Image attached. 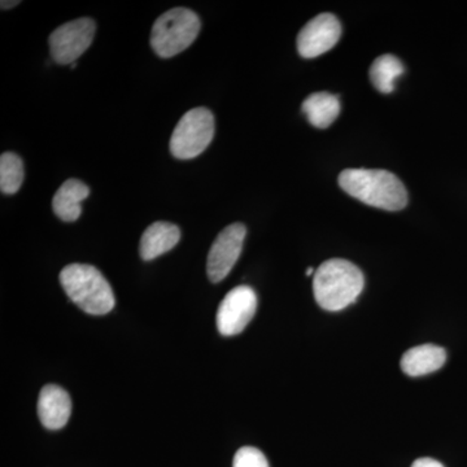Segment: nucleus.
<instances>
[{
	"instance_id": "1",
	"label": "nucleus",
	"mask_w": 467,
	"mask_h": 467,
	"mask_svg": "<svg viewBox=\"0 0 467 467\" xmlns=\"http://www.w3.org/2000/svg\"><path fill=\"white\" fill-rule=\"evenodd\" d=\"M339 186L352 198L370 207L396 212L408 204L407 189L391 171L346 169L339 175Z\"/></svg>"
},
{
	"instance_id": "2",
	"label": "nucleus",
	"mask_w": 467,
	"mask_h": 467,
	"mask_svg": "<svg viewBox=\"0 0 467 467\" xmlns=\"http://www.w3.org/2000/svg\"><path fill=\"white\" fill-rule=\"evenodd\" d=\"M365 278L355 264L343 259L325 261L316 270L313 292L322 309L339 312L358 300L364 290Z\"/></svg>"
},
{
	"instance_id": "3",
	"label": "nucleus",
	"mask_w": 467,
	"mask_h": 467,
	"mask_svg": "<svg viewBox=\"0 0 467 467\" xmlns=\"http://www.w3.org/2000/svg\"><path fill=\"white\" fill-rule=\"evenodd\" d=\"M60 284L67 297L88 315L104 316L115 308L112 287L95 266L70 264L61 270Z\"/></svg>"
},
{
	"instance_id": "4",
	"label": "nucleus",
	"mask_w": 467,
	"mask_h": 467,
	"mask_svg": "<svg viewBox=\"0 0 467 467\" xmlns=\"http://www.w3.org/2000/svg\"><path fill=\"white\" fill-rule=\"evenodd\" d=\"M201 27V18L192 9H171L153 24L150 47L160 57H173L187 50L195 42Z\"/></svg>"
},
{
	"instance_id": "5",
	"label": "nucleus",
	"mask_w": 467,
	"mask_h": 467,
	"mask_svg": "<svg viewBox=\"0 0 467 467\" xmlns=\"http://www.w3.org/2000/svg\"><path fill=\"white\" fill-rule=\"evenodd\" d=\"M214 137L213 113L204 107L190 109L175 126L171 138V152L175 159L198 158Z\"/></svg>"
},
{
	"instance_id": "6",
	"label": "nucleus",
	"mask_w": 467,
	"mask_h": 467,
	"mask_svg": "<svg viewBox=\"0 0 467 467\" xmlns=\"http://www.w3.org/2000/svg\"><path fill=\"white\" fill-rule=\"evenodd\" d=\"M97 32V24L88 17L58 26L48 38L51 57L61 66L75 64L88 47Z\"/></svg>"
},
{
	"instance_id": "7",
	"label": "nucleus",
	"mask_w": 467,
	"mask_h": 467,
	"mask_svg": "<svg viewBox=\"0 0 467 467\" xmlns=\"http://www.w3.org/2000/svg\"><path fill=\"white\" fill-rule=\"evenodd\" d=\"M257 309L256 292L248 285H238L221 301L217 310V327L223 337L241 334Z\"/></svg>"
},
{
	"instance_id": "8",
	"label": "nucleus",
	"mask_w": 467,
	"mask_h": 467,
	"mask_svg": "<svg viewBox=\"0 0 467 467\" xmlns=\"http://www.w3.org/2000/svg\"><path fill=\"white\" fill-rule=\"evenodd\" d=\"M247 229L243 223L225 227L212 244L207 261V273L213 284L223 281L241 256Z\"/></svg>"
},
{
	"instance_id": "9",
	"label": "nucleus",
	"mask_w": 467,
	"mask_h": 467,
	"mask_svg": "<svg viewBox=\"0 0 467 467\" xmlns=\"http://www.w3.org/2000/svg\"><path fill=\"white\" fill-rule=\"evenodd\" d=\"M342 36L340 21L333 14H321L300 30L297 36V51L301 57H321L339 42Z\"/></svg>"
},
{
	"instance_id": "10",
	"label": "nucleus",
	"mask_w": 467,
	"mask_h": 467,
	"mask_svg": "<svg viewBox=\"0 0 467 467\" xmlns=\"http://www.w3.org/2000/svg\"><path fill=\"white\" fill-rule=\"evenodd\" d=\"M70 413L72 401L66 389L57 384L43 387L38 399V416L46 429H63L69 420Z\"/></svg>"
},
{
	"instance_id": "11",
	"label": "nucleus",
	"mask_w": 467,
	"mask_h": 467,
	"mask_svg": "<svg viewBox=\"0 0 467 467\" xmlns=\"http://www.w3.org/2000/svg\"><path fill=\"white\" fill-rule=\"evenodd\" d=\"M447 361V353L435 344H423L408 349L401 358V368L409 377H422L435 373Z\"/></svg>"
},
{
	"instance_id": "12",
	"label": "nucleus",
	"mask_w": 467,
	"mask_h": 467,
	"mask_svg": "<svg viewBox=\"0 0 467 467\" xmlns=\"http://www.w3.org/2000/svg\"><path fill=\"white\" fill-rule=\"evenodd\" d=\"M181 239L180 227L174 223H159L147 227L140 239V254L143 260L150 261L173 250Z\"/></svg>"
},
{
	"instance_id": "13",
	"label": "nucleus",
	"mask_w": 467,
	"mask_h": 467,
	"mask_svg": "<svg viewBox=\"0 0 467 467\" xmlns=\"http://www.w3.org/2000/svg\"><path fill=\"white\" fill-rule=\"evenodd\" d=\"M90 195V189L82 181L67 180L55 193L52 208L64 223H75L82 213L81 202Z\"/></svg>"
},
{
	"instance_id": "14",
	"label": "nucleus",
	"mask_w": 467,
	"mask_h": 467,
	"mask_svg": "<svg viewBox=\"0 0 467 467\" xmlns=\"http://www.w3.org/2000/svg\"><path fill=\"white\" fill-rule=\"evenodd\" d=\"M301 110L315 128L326 129L339 116L340 100L330 92H316L304 100Z\"/></svg>"
},
{
	"instance_id": "15",
	"label": "nucleus",
	"mask_w": 467,
	"mask_h": 467,
	"mask_svg": "<svg viewBox=\"0 0 467 467\" xmlns=\"http://www.w3.org/2000/svg\"><path fill=\"white\" fill-rule=\"evenodd\" d=\"M404 73V66L395 55H382L377 57L370 67L371 82L378 91L389 94L395 90V81Z\"/></svg>"
},
{
	"instance_id": "16",
	"label": "nucleus",
	"mask_w": 467,
	"mask_h": 467,
	"mask_svg": "<svg viewBox=\"0 0 467 467\" xmlns=\"http://www.w3.org/2000/svg\"><path fill=\"white\" fill-rule=\"evenodd\" d=\"M26 171L20 156L14 152H5L0 156V190L5 195H14L24 182Z\"/></svg>"
},
{
	"instance_id": "17",
	"label": "nucleus",
	"mask_w": 467,
	"mask_h": 467,
	"mask_svg": "<svg viewBox=\"0 0 467 467\" xmlns=\"http://www.w3.org/2000/svg\"><path fill=\"white\" fill-rule=\"evenodd\" d=\"M233 467H269V462L257 448L243 447L234 456Z\"/></svg>"
},
{
	"instance_id": "18",
	"label": "nucleus",
	"mask_w": 467,
	"mask_h": 467,
	"mask_svg": "<svg viewBox=\"0 0 467 467\" xmlns=\"http://www.w3.org/2000/svg\"><path fill=\"white\" fill-rule=\"evenodd\" d=\"M411 467H444L441 465L439 461L434 459H429V457H425V459L417 460L416 462L411 465Z\"/></svg>"
},
{
	"instance_id": "19",
	"label": "nucleus",
	"mask_w": 467,
	"mask_h": 467,
	"mask_svg": "<svg viewBox=\"0 0 467 467\" xmlns=\"http://www.w3.org/2000/svg\"><path fill=\"white\" fill-rule=\"evenodd\" d=\"M0 5H2V9H9L16 7L17 5H20V2H7V0L5 2V0H3Z\"/></svg>"
},
{
	"instance_id": "20",
	"label": "nucleus",
	"mask_w": 467,
	"mask_h": 467,
	"mask_svg": "<svg viewBox=\"0 0 467 467\" xmlns=\"http://www.w3.org/2000/svg\"><path fill=\"white\" fill-rule=\"evenodd\" d=\"M313 273H315V269H313V267H308V269H306V275H312Z\"/></svg>"
}]
</instances>
